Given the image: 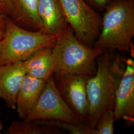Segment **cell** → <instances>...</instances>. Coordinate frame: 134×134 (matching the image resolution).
Listing matches in <instances>:
<instances>
[{
	"mask_svg": "<svg viewBox=\"0 0 134 134\" xmlns=\"http://www.w3.org/2000/svg\"><path fill=\"white\" fill-rule=\"evenodd\" d=\"M37 13L44 34L59 35L69 25L59 0H38Z\"/></svg>",
	"mask_w": 134,
	"mask_h": 134,
	"instance_id": "30bf717a",
	"label": "cell"
},
{
	"mask_svg": "<svg viewBox=\"0 0 134 134\" xmlns=\"http://www.w3.org/2000/svg\"><path fill=\"white\" fill-rule=\"evenodd\" d=\"M56 76L58 81L57 85H56L63 99L86 122L88 113L86 83L89 77L79 74H64Z\"/></svg>",
	"mask_w": 134,
	"mask_h": 134,
	"instance_id": "52a82bcc",
	"label": "cell"
},
{
	"mask_svg": "<svg viewBox=\"0 0 134 134\" xmlns=\"http://www.w3.org/2000/svg\"><path fill=\"white\" fill-rule=\"evenodd\" d=\"M115 122L114 108H109L106 109L100 115L94 128L97 134H113Z\"/></svg>",
	"mask_w": 134,
	"mask_h": 134,
	"instance_id": "2e32d148",
	"label": "cell"
},
{
	"mask_svg": "<svg viewBox=\"0 0 134 134\" xmlns=\"http://www.w3.org/2000/svg\"><path fill=\"white\" fill-rule=\"evenodd\" d=\"M0 14L9 15L15 19L16 11L13 0H0Z\"/></svg>",
	"mask_w": 134,
	"mask_h": 134,
	"instance_id": "e0dca14e",
	"label": "cell"
},
{
	"mask_svg": "<svg viewBox=\"0 0 134 134\" xmlns=\"http://www.w3.org/2000/svg\"><path fill=\"white\" fill-rule=\"evenodd\" d=\"M3 129V127L2 124V123H1V122L0 121V133H1V131Z\"/></svg>",
	"mask_w": 134,
	"mask_h": 134,
	"instance_id": "44dd1931",
	"label": "cell"
},
{
	"mask_svg": "<svg viewBox=\"0 0 134 134\" xmlns=\"http://www.w3.org/2000/svg\"><path fill=\"white\" fill-rule=\"evenodd\" d=\"M40 125L53 126L72 134H97L95 128H91L86 123L78 124L69 122L55 120L34 121Z\"/></svg>",
	"mask_w": 134,
	"mask_h": 134,
	"instance_id": "9a60e30c",
	"label": "cell"
},
{
	"mask_svg": "<svg viewBox=\"0 0 134 134\" xmlns=\"http://www.w3.org/2000/svg\"><path fill=\"white\" fill-rule=\"evenodd\" d=\"M59 35L23 29L6 17L0 65L24 61L40 49L52 47Z\"/></svg>",
	"mask_w": 134,
	"mask_h": 134,
	"instance_id": "277c9868",
	"label": "cell"
},
{
	"mask_svg": "<svg viewBox=\"0 0 134 134\" xmlns=\"http://www.w3.org/2000/svg\"><path fill=\"white\" fill-rule=\"evenodd\" d=\"M68 24L77 38L93 46L102 28V17L85 0H59Z\"/></svg>",
	"mask_w": 134,
	"mask_h": 134,
	"instance_id": "5b68a950",
	"label": "cell"
},
{
	"mask_svg": "<svg viewBox=\"0 0 134 134\" xmlns=\"http://www.w3.org/2000/svg\"><path fill=\"white\" fill-rule=\"evenodd\" d=\"M25 75L23 61L0 65V98L8 107L16 108V97Z\"/></svg>",
	"mask_w": 134,
	"mask_h": 134,
	"instance_id": "9c48e42d",
	"label": "cell"
},
{
	"mask_svg": "<svg viewBox=\"0 0 134 134\" xmlns=\"http://www.w3.org/2000/svg\"><path fill=\"white\" fill-rule=\"evenodd\" d=\"M23 65L26 75L46 81L56 71V62L52 47L39 50L23 61Z\"/></svg>",
	"mask_w": 134,
	"mask_h": 134,
	"instance_id": "8fae6325",
	"label": "cell"
},
{
	"mask_svg": "<svg viewBox=\"0 0 134 134\" xmlns=\"http://www.w3.org/2000/svg\"><path fill=\"white\" fill-rule=\"evenodd\" d=\"M125 59L103 51L96 60L95 74L87 80L88 113L86 124L94 128L102 113L114 108L116 91L124 72Z\"/></svg>",
	"mask_w": 134,
	"mask_h": 134,
	"instance_id": "6da1fadb",
	"label": "cell"
},
{
	"mask_svg": "<svg viewBox=\"0 0 134 134\" xmlns=\"http://www.w3.org/2000/svg\"><path fill=\"white\" fill-rule=\"evenodd\" d=\"M103 51L82 42L68 25L52 47L56 62L54 74H79L91 77L96 70L97 58Z\"/></svg>",
	"mask_w": 134,
	"mask_h": 134,
	"instance_id": "3957f363",
	"label": "cell"
},
{
	"mask_svg": "<svg viewBox=\"0 0 134 134\" xmlns=\"http://www.w3.org/2000/svg\"><path fill=\"white\" fill-rule=\"evenodd\" d=\"M115 122L121 119L128 126L134 123V61L125 59L124 72L116 91L114 106Z\"/></svg>",
	"mask_w": 134,
	"mask_h": 134,
	"instance_id": "ba28073f",
	"label": "cell"
},
{
	"mask_svg": "<svg viewBox=\"0 0 134 134\" xmlns=\"http://www.w3.org/2000/svg\"><path fill=\"white\" fill-rule=\"evenodd\" d=\"M4 34V31L0 29V40H1L3 38Z\"/></svg>",
	"mask_w": 134,
	"mask_h": 134,
	"instance_id": "ffe728a7",
	"label": "cell"
},
{
	"mask_svg": "<svg viewBox=\"0 0 134 134\" xmlns=\"http://www.w3.org/2000/svg\"><path fill=\"white\" fill-rule=\"evenodd\" d=\"M93 47L110 52L130 51L134 36V0H111Z\"/></svg>",
	"mask_w": 134,
	"mask_h": 134,
	"instance_id": "7a4b0ae2",
	"label": "cell"
},
{
	"mask_svg": "<svg viewBox=\"0 0 134 134\" xmlns=\"http://www.w3.org/2000/svg\"><path fill=\"white\" fill-rule=\"evenodd\" d=\"M46 81L26 75L16 100L19 118L25 119L37 100Z\"/></svg>",
	"mask_w": 134,
	"mask_h": 134,
	"instance_id": "7c38bea8",
	"label": "cell"
},
{
	"mask_svg": "<svg viewBox=\"0 0 134 134\" xmlns=\"http://www.w3.org/2000/svg\"><path fill=\"white\" fill-rule=\"evenodd\" d=\"M62 130L58 128L40 125L34 121H14L5 131L6 134H62Z\"/></svg>",
	"mask_w": 134,
	"mask_h": 134,
	"instance_id": "5bb4252c",
	"label": "cell"
},
{
	"mask_svg": "<svg viewBox=\"0 0 134 134\" xmlns=\"http://www.w3.org/2000/svg\"><path fill=\"white\" fill-rule=\"evenodd\" d=\"M1 48H2V43H1V41L0 40V53L1 51Z\"/></svg>",
	"mask_w": 134,
	"mask_h": 134,
	"instance_id": "7402d4cb",
	"label": "cell"
},
{
	"mask_svg": "<svg viewBox=\"0 0 134 134\" xmlns=\"http://www.w3.org/2000/svg\"><path fill=\"white\" fill-rule=\"evenodd\" d=\"M92 9L97 12L104 10L111 0H85Z\"/></svg>",
	"mask_w": 134,
	"mask_h": 134,
	"instance_id": "ac0fdd59",
	"label": "cell"
},
{
	"mask_svg": "<svg viewBox=\"0 0 134 134\" xmlns=\"http://www.w3.org/2000/svg\"><path fill=\"white\" fill-rule=\"evenodd\" d=\"M6 17V15L4 14H0V29L4 31L5 30Z\"/></svg>",
	"mask_w": 134,
	"mask_h": 134,
	"instance_id": "d6986e66",
	"label": "cell"
},
{
	"mask_svg": "<svg viewBox=\"0 0 134 134\" xmlns=\"http://www.w3.org/2000/svg\"><path fill=\"white\" fill-rule=\"evenodd\" d=\"M16 11L15 23H19L32 29V31H43L37 13L38 0H13Z\"/></svg>",
	"mask_w": 134,
	"mask_h": 134,
	"instance_id": "4fadbf2b",
	"label": "cell"
},
{
	"mask_svg": "<svg viewBox=\"0 0 134 134\" xmlns=\"http://www.w3.org/2000/svg\"><path fill=\"white\" fill-rule=\"evenodd\" d=\"M24 120H60L78 124L86 123L63 99L56 85L54 75L46 80L37 100Z\"/></svg>",
	"mask_w": 134,
	"mask_h": 134,
	"instance_id": "8992f818",
	"label": "cell"
}]
</instances>
